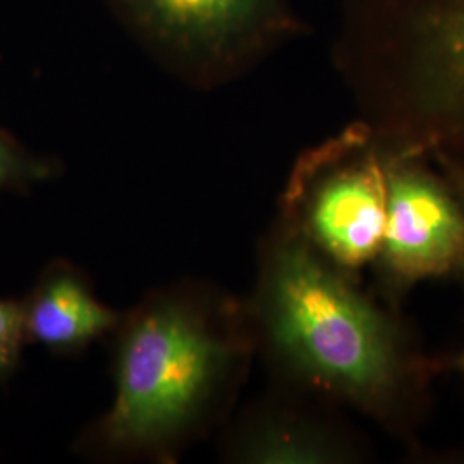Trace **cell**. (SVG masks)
<instances>
[{"label":"cell","mask_w":464,"mask_h":464,"mask_svg":"<svg viewBox=\"0 0 464 464\" xmlns=\"http://www.w3.org/2000/svg\"><path fill=\"white\" fill-rule=\"evenodd\" d=\"M26 341L23 304L0 299V382H5L19 366Z\"/></svg>","instance_id":"30bf717a"},{"label":"cell","mask_w":464,"mask_h":464,"mask_svg":"<svg viewBox=\"0 0 464 464\" xmlns=\"http://www.w3.org/2000/svg\"><path fill=\"white\" fill-rule=\"evenodd\" d=\"M421 42L385 84L382 114L401 145L464 149V0L433 13Z\"/></svg>","instance_id":"5b68a950"},{"label":"cell","mask_w":464,"mask_h":464,"mask_svg":"<svg viewBox=\"0 0 464 464\" xmlns=\"http://www.w3.org/2000/svg\"><path fill=\"white\" fill-rule=\"evenodd\" d=\"M440 368H442V372L444 370H456V372L464 375V351L461 354L450 358L448 362H440Z\"/></svg>","instance_id":"7c38bea8"},{"label":"cell","mask_w":464,"mask_h":464,"mask_svg":"<svg viewBox=\"0 0 464 464\" xmlns=\"http://www.w3.org/2000/svg\"><path fill=\"white\" fill-rule=\"evenodd\" d=\"M112 2L151 49L199 84L231 72L270 9V0Z\"/></svg>","instance_id":"8992f818"},{"label":"cell","mask_w":464,"mask_h":464,"mask_svg":"<svg viewBox=\"0 0 464 464\" xmlns=\"http://www.w3.org/2000/svg\"><path fill=\"white\" fill-rule=\"evenodd\" d=\"M420 155L389 149L387 159L385 224L373 266L394 308L418 284L463 274V205Z\"/></svg>","instance_id":"277c9868"},{"label":"cell","mask_w":464,"mask_h":464,"mask_svg":"<svg viewBox=\"0 0 464 464\" xmlns=\"http://www.w3.org/2000/svg\"><path fill=\"white\" fill-rule=\"evenodd\" d=\"M435 155L440 162V167L444 170V176L448 179L449 184L452 186L454 193L458 195V198L461 201L464 208V164L458 162L454 157H450L448 151H440V150H435ZM461 279L464 281V266L463 274H461Z\"/></svg>","instance_id":"8fae6325"},{"label":"cell","mask_w":464,"mask_h":464,"mask_svg":"<svg viewBox=\"0 0 464 464\" xmlns=\"http://www.w3.org/2000/svg\"><path fill=\"white\" fill-rule=\"evenodd\" d=\"M57 172L59 166L53 160L30 151L0 128V191L26 193Z\"/></svg>","instance_id":"9c48e42d"},{"label":"cell","mask_w":464,"mask_h":464,"mask_svg":"<svg viewBox=\"0 0 464 464\" xmlns=\"http://www.w3.org/2000/svg\"><path fill=\"white\" fill-rule=\"evenodd\" d=\"M112 335L114 401L80 449L172 463L227 415L256 353L248 306L199 282L147 295Z\"/></svg>","instance_id":"7a4b0ae2"},{"label":"cell","mask_w":464,"mask_h":464,"mask_svg":"<svg viewBox=\"0 0 464 464\" xmlns=\"http://www.w3.org/2000/svg\"><path fill=\"white\" fill-rule=\"evenodd\" d=\"M389 150L354 128L303 153L281 195L279 218L337 270L356 279L381 248Z\"/></svg>","instance_id":"3957f363"},{"label":"cell","mask_w":464,"mask_h":464,"mask_svg":"<svg viewBox=\"0 0 464 464\" xmlns=\"http://www.w3.org/2000/svg\"><path fill=\"white\" fill-rule=\"evenodd\" d=\"M21 304L26 341L63 356L80 354L111 335L122 316L103 304L90 279L66 260L50 262Z\"/></svg>","instance_id":"ba28073f"},{"label":"cell","mask_w":464,"mask_h":464,"mask_svg":"<svg viewBox=\"0 0 464 464\" xmlns=\"http://www.w3.org/2000/svg\"><path fill=\"white\" fill-rule=\"evenodd\" d=\"M246 306L256 351L287 389L415 440L440 362L416 346L394 306L366 295L279 217L260 243Z\"/></svg>","instance_id":"6da1fadb"},{"label":"cell","mask_w":464,"mask_h":464,"mask_svg":"<svg viewBox=\"0 0 464 464\" xmlns=\"http://www.w3.org/2000/svg\"><path fill=\"white\" fill-rule=\"evenodd\" d=\"M224 456L236 463L349 464L366 459V446L339 421L303 402L268 398L234 423Z\"/></svg>","instance_id":"52a82bcc"}]
</instances>
